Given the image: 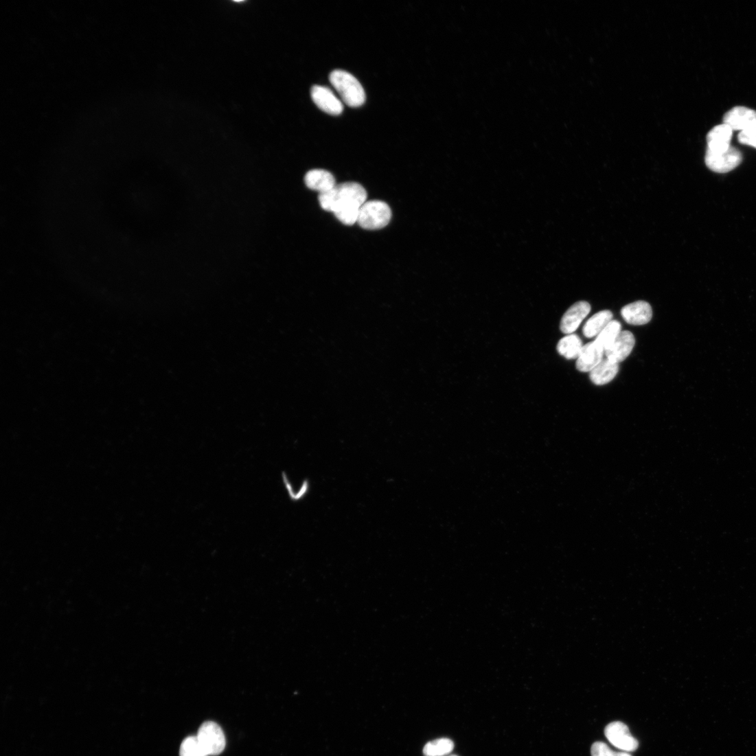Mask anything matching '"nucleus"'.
<instances>
[{"label": "nucleus", "instance_id": "423d86ee", "mask_svg": "<svg viewBox=\"0 0 756 756\" xmlns=\"http://www.w3.org/2000/svg\"><path fill=\"white\" fill-rule=\"evenodd\" d=\"M604 733L610 743L625 752L634 751L639 746L638 741L622 722L610 723L606 727Z\"/></svg>", "mask_w": 756, "mask_h": 756}, {"label": "nucleus", "instance_id": "0eeeda50", "mask_svg": "<svg viewBox=\"0 0 756 756\" xmlns=\"http://www.w3.org/2000/svg\"><path fill=\"white\" fill-rule=\"evenodd\" d=\"M311 97L315 104L323 112L337 116L343 111V102L328 87L314 86L311 89Z\"/></svg>", "mask_w": 756, "mask_h": 756}, {"label": "nucleus", "instance_id": "4be33fe9", "mask_svg": "<svg viewBox=\"0 0 756 756\" xmlns=\"http://www.w3.org/2000/svg\"><path fill=\"white\" fill-rule=\"evenodd\" d=\"M360 209H350L335 213L336 218L343 224L352 226L357 222Z\"/></svg>", "mask_w": 756, "mask_h": 756}, {"label": "nucleus", "instance_id": "1a4fd4ad", "mask_svg": "<svg viewBox=\"0 0 756 756\" xmlns=\"http://www.w3.org/2000/svg\"><path fill=\"white\" fill-rule=\"evenodd\" d=\"M724 124L733 130L744 131L756 128V112L745 106H735L724 117Z\"/></svg>", "mask_w": 756, "mask_h": 756}, {"label": "nucleus", "instance_id": "412c9836", "mask_svg": "<svg viewBox=\"0 0 756 756\" xmlns=\"http://www.w3.org/2000/svg\"><path fill=\"white\" fill-rule=\"evenodd\" d=\"M592 756H632L628 752H617L610 749L607 744L603 742H595L591 748Z\"/></svg>", "mask_w": 756, "mask_h": 756}, {"label": "nucleus", "instance_id": "7ed1b4c3", "mask_svg": "<svg viewBox=\"0 0 756 756\" xmlns=\"http://www.w3.org/2000/svg\"><path fill=\"white\" fill-rule=\"evenodd\" d=\"M391 219V210L385 202H366L358 212L357 223L367 230H378L387 227Z\"/></svg>", "mask_w": 756, "mask_h": 756}, {"label": "nucleus", "instance_id": "a211bd4d", "mask_svg": "<svg viewBox=\"0 0 756 756\" xmlns=\"http://www.w3.org/2000/svg\"><path fill=\"white\" fill-rule=\"evenodd\" d=\"M621 332V323L617 320H612L596 337L595 341L605 351L614 343Z\"/></svg>", "mask_w": 756, "mask_h": 756}, {"label": "nucleus", "instance_id": "4468645a", "mask_svg": "<svg viewBox=\"0 0 756 756\" xmlns=\"http://www.w3.org/2000/svg\"><path fill=\"white\" fill-rule=\"evenodd\" d=\"M305 183L309 189L319 194L329 192L336 185L333 174L325 170L309 171L306 174Z\"/></svg>", "mask_w": 756, "mask_h": 756}, {"label": "nucleus", "instance_id": "2eb2a0df", "mask_svg": "<svg viewBox=\"0 0 756 756\" xmlns=\"http://www.w3.org/2000/svg\"><path fill=\"white\" fill-rule=\"evenodd\" d=\"M619 371V365L617 363L610 361L608 358L602 361L590 372V378L596 385H604L613 380Z\"/></svg>", "mask_w": 756, "mask_h": 756}, {"label": "nucleus", "instance_id": "6ab92c4d", "mask_svg": "<svg viewBox=\"0 0 756 756\" xmlns=\"http://www.w3.org/2000/svg\"><path fill=\"white\" fill-rule=\"evenodd\" d=\"M455 748L454 742L448 738H441L428 742L423 748L424 756H445Z\"/></svg>", "mask_w": 756, "mask_h": 756}, {"label": "nucleus", "instance_id": "6e6552de", "mask_svg": "<svg viewBox=\"0 0 756 756\" xmlns=\"http://www.w3.org/2000/svg\"><path fill=\"white\" fill-rule=\"evenodd\" d=\"M591 310V305L586 301L574 303L563 315L560 322V330L565 334H572L581 325Z\"/></svg>", "mask_w": 756, "mask_h": 756}, {"label": "nucleus", "instance_id": "39448f33", "mask_svg": "<svg viewBox=\"0 0 756 756\" xmlns=\"http://www.w3.org/2000/svg\"><path fill=\"white\" fill-rule=\"evenodd\" d=\"M742 161V153L732 147L723 152L714 153L707 150L705 156L707 166L718 173L731 172L739 166Z\"/></svg>", "mask_w": 756, "mask_h": 756}, {"label": "nucleus", "instance_id": "b1692460", "mask_svg": "<svg viewBox=\"0 0 756 756\" xmlns=\"http://www.w3.org/2000/svg\"><path fill=\"white\" fill-rule=\"evenodd\" d=\"M450 756H457V755H450Z\"/></svg>", "mask_w": 756, "mask_h": 756}, {"label": "nucleus", "instance_id": "f8f14e48", "mask_svg": "<svg viewBox=\"0 0 756 756\" xmlns=\"http://www.w3.org/2000/svg\"><path fill=\"white\" fill-rule=\"evenodd\" d=\"M733 132L732 128L725 124L712 128L707 136V150L714 153L727 151L731 148Z\"/></svg>", "mask_w": 756, "mask_h": 756}, {"label": "nucleus", "instance_id": "20e7f679", "mask_svg": "<svg viewBox=\"0 0 756 756\" xmlns=\"http://www.w3.org/2000/svg\"><path fill=\"white\" fill-rule=\"evenodd\" d=\"M207 755H218L226 747V737L221 727L212 722L204 723L196 735Z\"/></svg>", "mask_w": 756, "mask_h": 756}, {"label": "nucleus", "instance_id": "f3484780", "mask_svg": "<svg viewBox=\"0 0 756 756\" xmlns=\"http://www.w3.org/2000/svg\"><path fill=\"white\" fill-rule=\"evenodd\" d=\"M580 337L575 334H569L562 339L557 346L558 353L567 359L578 358L583 348Z\"/></svg>", "mask_w": 756, "mask_h": 756}, {"label": "nucleus", "instance_id": "9b49d317", "mask_svg": "<svg viewBox=\"0 0 756 756\" xmlns=\"http://www.w3.org/2000/svg\"><path fill=\"white\" fill-rule=\"evenodd\" d=\"M621 315L631 325H644L652 320L653 310L649 303L639 301L623 307Z\"/></svg>", "mask_w": 756, "mask_h": 756}, {"label": "nucleus", "instance_id": "dca6fc26", "mask_svg": "<svg viewBox=\"0 0 756 756\" xmlns=\"http://www.w3.org/2000/svg\"><path fill=\"white\" fill-rule=\"evenodd\" d=\"M613 313L610 310H602L596 313L585 323L583 328L584 335L588 339L597 337L613 320Z\"/></svg>", "mask_w": 756, "mask_h": 756}, {"label": "nucleus", "instance_id": "f257e3e1", "mask_svg": "<svg viewBox=\"0 0 756 756\" xmlns=\"http://www.w3.org/2000/svg\"><path fill=\"white\" fill-rule=\"evenodd\" d=\"M367 198L365 189L356 183L336 185L332 190L319 194L321 207L334 214L350 209H360Z\"/></svg>", "mask_w": 756, "mask_h": 756}, {"label": "nucleus", "instance_id": "9d476101", "mask_svg": "<svg viewBox=\"0 0 756 756\" xmlns=\"http://www.w3.org/2000/svg\"><path fill=\"white\" fill-rule=\"evenodd\" d=\"M634 345V335L629 331H623L614 343L604 351V354L610 361L619 364L628 358Z\"/></svg>", "mask_w": 756, "mask_h": 756}, {"label": "nucleus", "instance_id": "f03ea898", "mask_svg": "<svg viewBox=\"0 0 756 756\" xmlns=\"http://www.w3.org/2000/svg\"><path fill=\"white\" fill-rule=\"evenodd\" d=\"M330 81L343 102L350 107L362 106L366 101V93L359 82L347 71L335 70Z\"/></svg>", "mask_w": 756, "mask_h": 756}, {"label": "nucleus", "instance_id": "5701e85b", "mask_svg": "<svg viewBox=\"0 0 756 756\" xmlns=\"http://www.w3.org/2000/svg\"><path fill=\"white\" fill-rule=\"evenodd\" d=\"M738 140L742 145L756 148V128L740 132Z\"/></svg>", "mask_w": 756, "mask_h": 756}, {"label": "nucleus", "instance_id": "ddd939ff", "mask_svg": "<svg viewBox=\"0 0 756 756\" xmlns=\"http://www.w3.org/2000/svg\"><path fill=\"white\" fill-rule=\"evenodd\" d=\"M604 350L595 341L584 345L577 358V369L581 372H591L603 360Z\"/></svg>", "mask_w": 756, "mask_h": 756}, {"label": "nucleus", "instance_id": "aec40b11", "mask_svg": "<svg viewBox=\"0 0 756 756\" xmlns=\"http://www.w3.org/2000/svg\"><path fill=\"white\" fill-rule=\"evenodd\" d=\"M180 756H208L197 736L186 738L180 746Z\"/></svg>", "mask_w": 756, "mask_h": 756}]
</instances>
